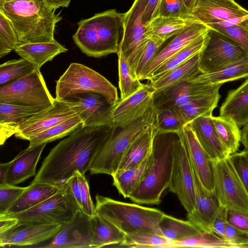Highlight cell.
Returning a JSON list of instances; mask_svg holds the SVG:
<instances>
[{"mask_svg": "<svg viewBox=\"0 0 248 248\" xmlns=\"http://www.w3.org/2000/svg\"><path fill=\"white\" fill-rule=\"evenodd\" d=\"M116 128L110 125L79 128L50 150L31 184L61 186L76 171L85 174Z\"/></svg>", "mask_w": 248, "mask_h": 248, "instance_id": "6da1fadb", "label": "cell"}, {"mask_svg": "<svg viewBox=\"0 0 248 248\" xmlns=\"http://www.w3.org/2000/svg\"><path fill=\"white\" fill-rule=\"evenodd\" d=\"M0 11L12 23L19 45L56 40V24L62 16L43 0H0Z\"/></svg>", "mask_w": 248, "mask_h": 248, "instance_id": "7a4b0ae2", "label": "cell"}, {"mask_svg": "<svg viewBox=\"0 0 248 248\" xmlns=\"http://www.w3.org/2000/svg\"><path fill=\"white\" fill-rule=\"evenodd\" d=\"M124 13L109 9L81 20L72 36L77 46L89 57L117 53L124 33Z\"/></svg>", "mask_w": 248, "mask_h": 248, "instance_id": "3957f363", "label": "cell"}, {"mask_svg": "<svg viewBox=\"0 0 248 248\" xmlns=\"http://www.w3.org/2000/svg\"><path fill=\"white\" fill-rule=\"evenodd\" d=\"M179 133L158 131L153 142L150 165L140 183L129 196L131 201L139 204L160 203L170 181Z\"/></svg>", "mask_w": 248, "mask_h": 248, "instance_id": "277c9868", "label": "cell"}, {"mask_svg": "<svg viewBox=\"0 0 248 248\" xmlns=\"http://www.w3.org/2000/svg\"><path fill=\"white\" fill-rule=\"evenodd\" d=\"M95 214L103 217L126 235L140 231L162 235L159 222L165 214L154 208L141 206L96 195Z\"/></svg>", "mask_w": 248, "mask_h": 248, "instance_id": "5b68a950", "label": "cell"}, {"mask_svg": "<svg viewBox=\"0 0 248 248\" xmlns=\"http://www.w3.org/2000/svg\"><path fill=\"white\" fill-rule=\"evenodd\" d=\"M156 112L153 105L131 124L117 128L93 161L89 170L91 174L113 175L130 145L155 122Z\"/></svg>", "mask_w": 248, "mask_h": 248, "instance_id": "8992f818", "label": "cell"}, {"mask_svg": "<svg viewBox=\"0 0 248 248\" xmlns=\"http://www.w3.org/2000/svg\"><path fill=\"white\" fill-rule=\"evenodd\" d=\"M84 93L100 94L112 106L120 100L116 87L104 76L82 64L72 63L56 82L55 98L67 99Z\"/></svg>", "mask_w": 248, "mask_h": 248, "instance_id": "52a82bcc", "label": "cell"}, {"mask_svg": "<svg viewBox=\"0 0 248 248\" xmlns=\"http://www.w3.org/2000/svg\"><path fill=\"white\" fill-rule=\"evenodd\" d=\"M79 210L81 209L65 183L55 194L37 205L20 213L6 216L16 218L18 223L63 225L71 222Z\"/></svg>", "mask_w": 248, "mask_h": 248, "instance_id": "ba28073f", "label": "cell"}, {"mask_svg": "<svg viewBox=\"0 0 248 248\" xmlns=\"http://www.w3.org/2000/svg\"><path fill=\"white\" fill-rule=\"evenodd\" d=\"M55 100L37 68L26 77L0 87V102L44 110L51 106Z\"/></svg>", "mask_w": 248, "mask_h": 248, "instance_id": "9c48e42d", "label": "cell"}, {"mask_svg": "<svg viewBox=\"0 0 248 248\" xmlns=\"http://www.w3.org/2000/svg\"><path fill=\"white\" fill-rule=\"evenodd\" d=\"M214 191L221 206L248 214V191L229 156L213 161Z\"/></svg>", "mask_w": 248, "mask_h": 248, "instance_id": "30bf717a", "label": "cell"}, {"mask_svg": "<svg viewBox=\"0 0 248 248\" xmlns=\"http://www.w3.org/2000/svg\"><path fill=\"white\" fill-rule=\"evenodd\" d=\"M206 41L200 52L199 69L209 73L248 56L247 51L236 42L218 31L208 28Z\"/></svg>", "mask_w": 248, "mask_h": 248, "instance_id": "8fae6325", "label": "cell"}, {"mask_svg": "<svg viewBox=\"0 0 248 248\" xmlns=\"http://www.w3.org/2000/svg\"><path fill=\"white\" fill-rule=\"evenodd\" d=\"M174 152L172 171L168 188L176 194L187 214L195 208V184L192 164L180 134Z\"/></svg>", "mask_w": 248, "mask_h": 248, "instance_id": "7c38bea8", "label": "cell"}, {"mask_svg": "<svg viewBox=\"0 0 248 248\" xmlns=\"http://www.w3.org/2000/svg\"><path fill=\"white\" fill-rule=\"evenodd\" d=\"M78 103L75 101L55 98L51 106L23 122L15 136L29 140L31 137L78 115Z\"/></svg>", "mask_w": 248, "mask_h": 248, "instance_id": "4fadbf2b", "label": "cell"}, {"mask_svg": "<svg viewBox=\"0 0 248 248\" xmlns=\"http://www.w3.org/2000/svg\"><path fill=\"white\" fill-rule=\"evenodd\" d=\"M222 84H210L188 80L155 92L153 106L156 110L173 108L219 90Z\"/></svg>", "mask_w": 248, "mask_h": 248, "instance_id": "5bb4252c", "label": "cell"}, {"mask_svg": "<svg viewBox=\"0 0 248 248\" xmlns=\"http://www.w3.org/2000/svg\"><path fill=\"white\" fill-rule=\"evenodd\" d=\"M155 91L150 84H144L139 91L119 100L112 106L110 124L115 128H124L142 116L153 105Z\"/></svg>", "mask_w": 248, "mask_h": 248, "instance_id": "9a60e30c", "label": "cell"}, {"mask_svg": "<svg viewBox=\"0 0 248 248\" xmlns=\"http://www.w3.org/2000/svg\"><path fill=\"white\" fill-rule=\"evenodd\" d=\"M91 217L79 210L73 219L62 225L45 248H93Z\"/></svg>", "mask_w": 248, "mask_h": 248, "instance_id": "2e32d148", "label": "cell"}, {"mask_svg": "<svg viewBox=\"0 0 248 248\" xmlns=\"http://www.w3.org/2000/svg\"><path fill=\"white\" fill-rule=\"evenodd\" d=\"M62 225L18 223L13 228L0 234V246H31L53 238Z\"/></svg>", "mask_w": 248, "mask_h": 248, "instance_id": "e0dca14e", "label": "cell"}, {"mask_svg": "<svg viewBox=\"0 0 248 248\" xmlns=\"http://www.w3.org/2000/svg\"><path fill=\"white\" fill-rule=\"evenodd\" d=\"M191 15L195 19L208 26L248 16V11L234 0H196Z\"/></svg>", "mask_w": 248, "mask_h": 248, "instance_id": "ac0fdd59", "label": "cell"}, {"mask_svg": "<svg viewBox=\"0 0 248 248\" xmlns=\"http://www.w3.org/2000/svg\"><path fill=\"white\" fill-rule=\"evenodd\" d=\"M192 169L195 204L194 210L191 213L187 214V218L202 231L212 232V224L221 205L214 191L208 190L203 186L193 166Z\"/></svg>", "mask_w": 248, "mask_h": 248, "instance_id": "d6986e66", "label": "cell"}, {"mask_svg": "<svg viewBox=\"0 0 248 248\" xmlns=\"http://www.w3.org/2000/svg\"><path fill=\"white\" fill-rule=\"evenodd\" d=\"M192 166L203 186L214 191L213 161L202 147L188 124L179 132Z\"/></svg>", "mask_w": 248, "mask_h": 248, "instance_id": "ffe728a7", "label": "cell"}, {"mask_svg": "<svg viewBox=\"0 0 248 248\" xmlns=\"http://www.w3.org/2000/svg\"><path fill=\"white\" fill-rule=\"evenodd\" d=\"M68 99L78 104V115L83 122V126L111 125L112 106L103 96L94 93H84Z\"/></svg>", "mask_w": 248, "mask_h": 248, "instance_id": "44dd1931", "label": "cell"}, {"mask_svg": "<svg viewBox=\"0 0 248 248\" xmlns=\"http://www.w3.org/2000/svg\"><path fill=\"white\" fill-rule=\"evenodd\" d=\"M209 27L198 21L194 22L181 32L175 36L164 48L158 51L143 71L140 80L146 79L148 76L170 57L204 34Z\"/></svg>", "mask_w": 248, "mask_h": 248, "instance_id": "7402d4cb", "label": "cell"}, {"mask_svg": "<svg viewBox=\"0 0 248 248\" xmlns=\"http://www.w3.org/2000/svg\"><path fill=\"white\" fill-rule=\"evenodd\" d=\"M147 0H134L131 8L124 13V33L118 51L127 59L145 37L146 28L143 24L142 16Z\"/></svg>", "mask_w": 248, "mask_h": 248, "instance_id": "603a6c76", "label": "cell"}, {"mask_svg": "<svg viewBox=\"0 0 248 248\" xmlns=\"http://www.w3.org/2000/svg\"><path fill=\"white\" fill-rule=\"evenodd\" d=\"M213 115L202 116L189 124L198 141L213 161L229 156L217 134Z\"/></svg>", "mask_w": 248, "mask_h": 248, "instance_id": "cb8c5ba5", "label": "cell"}, {"mask_svg": "<svg viewBox=\"0 0 248 248\" xmlns=\"http://www.w3.org/2000/svg\"><path fill=\"white\" fill-rule=\"evenodd\" d=\"M44 143L22 150L11 160L5 184L16 185L35 174L36 168L43 149Z\"/></svg>", "mask_w": 248, "mask_h": 248, "instance_id": "d4e9b609", "label": "cell"}, {"mask_svg": "<svg viewBox=\"0 0 248 248\" xmlns=\"http://www.w3.org/2000/svg\"><path fill=\"white\" fill-rule=\"evenodd\" d=\"M42 110L31 107L0 102V145L17 132L23 122Z\"/></svg>", "mask_w": 248, "mask_h": 248, "instance_id": "484cf974", "label": "cell"}, {"mask_svg": "<svg viewBox=\"0 0 248 248\" xmlns=\"http://www.w3.org/2000/svg\"><path fill=\"white\" fill-rule=\"evenodd\" d=\"M158 131L155 121L130 145L116 172L135 167L145 161L152 154L154 138Z\"/></svg>", "mask_w": 248, "mask_h": 248, "instance_id": "4316f807", "label": "cell"}, {"mask_svg": "<svg viewBox=\"0 0 248 248\" xmlns=\"http://www.w3.org/2000/svg\"><path fill=\"white\" fill-rule=\"evenodd\" d=\"M219 115L232 119L239 128L248 124V78L228 93L220 108Z\"/></svg>", "mask_w": 248, "mask_h": 248, "instance_id": "83f0119b", "label": "cell"}, {"mask_svg": "<svg viewBox=\"0 0 248 248\" xmlns=\"http://www.w3.org/2000/svg\"><path fill=\"white\" fill-rule=\"evenodd\" d=\"M21 58L40 69L43 65L68 49L56 40L47 42L29 43L19 45L14 50Z\"/></svg>", "mask_w": 248, "mask_h": 248, "instance_id": "f1b7e54d", "label": "cell"}, {"mask_svg": "<svg viewBox=\"0 0 248 248\" xmlns=\"http://www.w3.org/2000/svg\"><path fill=\"white\" fill-rule=\"evenodd\" d=\"M196 21L198 20L193 17L183 18L158 16L146 26L145 36L154 38L164 43Z\"/></svg>", "mask_w": 248, "mask_h": 248, "instance_id": "f546056e", "label": "cell"}, {"mask_svg": "<svg viewBox=\"0 0 248 248\" xmlns=\"http://www.w3.org/2000/svg\"><path fill=\"white\" fill-rule=\"evenodd\" d=\"M61 186L41 183L31 184L4 215H9L29 210L55 194Z\"/></svg>", "mask_w": 248, "mask_h": 248, "instance_id": "4dcf8cb0", "label": "cell"}, {"mask_svg": "<svg viewBox=\"0 0 248 248\" xmlns=\"http://www.w3.org/2000/svg\"><path fill=\"white\" fill-rule=\"evenodd\" d=\"M90 223L93 248L118 247L125 240L123 232L98 214L91 217Z\"/></svg>", "mask_w": 248, "mask_h": 248, "instance_id": "1f68e13d", "label": "cell"}, {"mask_svg": "<svg viewBox=\"0 0 248 248\" xmlns=\"http://www.w3.org/2000/svg\"><path fill=\"white\" fill-rule=\"evenodd\" d=\"M248 77V56L209 73H202L189 80L210 84H223L231 81Z\"/></svg>", "mask_w": 248, "mask_h": 248, "instance_id": "d6a6232c", "label": "cell"}, {"mask_svg": "<svg viewBox=\"0 0 248 248\" xmlns=\"http://www.w3.org/2000/svg\"><path fill=\"white\" fill-rule=\"evenodd\" d=\"M200 52L149 83L156 92L178 82L188 80L201 73L199 69Z\"/></svg>", "mask_w": 248, "mask_h": 248, "instance_id": "836d02e7", "label": "cell"}, {"mask_svg": "<svg viewBox=\"0 0 248 248\" xmlns=\"http://www.w3.org/2000/svg\"><path fill=\"white\" fill-rule=\"evenodd\" d=\"M220 97L219 90H217L173 108L186 125L199 117L212 115Z\"/></svg>", "mask_w": 248, "mask_h": 248, "instance_id": "e575fe53", "label": "cell"}, {"mask_svg": "<svg viewBox=\"0 0 248 248\" xmlns=\"http://www.w3.org/2000/svg\"><path fill=\"white\" fill-rule=\"evenodd\" d=\"M164 43L145 36L127 59L133 76L140 80L146 67L154 58Z\"/></svg>", "mask_w": 248, "mask_h": 248, "instance_id": "d590c367", "label": "cell"}, {"mask_svg": "<svg viewBox=\"0 0 248 248\" xmlns=\"http://www.w3.org/2000/svg\"><path fill=\"white\" fill-rule=\"evenodd\" d=\"M151 154L141 164L130 169L117 171L111 176L113 178V185L124 198H129L140 183L150 165Z\"/></svg>", "mask_w": 248, "mask_h": 248, "instance_id": "8d00e7d4", "label": "cell"}, {"mask_svg": "<svg viewBox=\"0 0 248 248\" xmlns=\"http://www.w3.org/2000/svg\"><path fill=\"white\" fill-rule=\"evenodd\" d=\"M206 32L168 59L153 71L147 78L146 80L150 82L156 80L192 56L200 52L206 43Z\"/></svg>", "mask_w": 248, "mask_h": 248, "instance_id": "74e56055", "label": "cell"}, {"mask_svg": "<svg viewBox=\"0 0 248 248\" xmlns=\"http://www.w3.org/2000/svg\"><path fill=\"white\" fill-rule=\"evenodd\" d=\"M159 227L162 236L171 242L182 240L202 231L188 219H178L165 214L159 222Z\"/></svg>", "mask_w": 248, "mask_h": 248, "instance_id": "f35d334b", "label": "cell"}, {"mask_svg": "<svg viewBox=\"0 0 248 248\" xmlns=\"http://www.w3.org/2000/svg\"><path fill=\"white\" fill-rule=\"evenodd\" d=\"M83 126V122L77 115L48 129L41 132L29 140V147L36 146L69 136L75 131Z\"/></svg>", "mask_w": 248, "mask_h": 248, "instance_id": "ab89813d", "label": "cell"}, {"mask_svg": "<svg viewBox=\"0 0 248 248\" xmlns=\"http://www.w3.org/2000/svg\"><path fill=\"white\" fill-rule=\"evenodd\" d=\"M213 120L218 137L229 155L238 150L241 142L240 128L232 119L219 115Z\"/></svg>", "mask_w": 248, "mask_h": 248, "instance_id": "60d3db41", "label": "cell"}, {"mask_svg": "<svg viewBox=\"0 0 248 248\" xmlns=\"http://www.w3.org/2000/svg\"><path fill=\"white\" fill-rule=\"evenodd\" d=\"M208 27L233 40L248 53V16L229 19Z\"/></svg>", "mask_w": 248, "mask_h": 248, "instance_id": "b9f144b4", "label": "cell"}, {"mask_svg": "<svg viewBox=\"0 0 248 248\" xmlns=\"http://www.w3.org/2000/svg\"><path fill=\"white\" fill-rule=\"evenodd\" d=\"M35 66L21 58L11 60L0 65V87L18 80L33 72Z\"/></svg>", "mask_w": 248, "mask_h": 248, "instance_id": "7bdbcfd3", "label": "cell"}, {"mask_svg": "<svg viewBox=\"0 0 248 248\" xmlns=\"http://www.w3.org/2000/svg\"><path fill=\"white\" fill-rule=\"evenodd\" d=\"M170 241L162 235L140 231L126 235L124 241L119 247L169 248Z\"/></svg>", "mask_w": 248, "mask_h": 248, "instance_id": "ee69618b", "label": "cell"}, {"mask_svg": "<svg viewBox=\"0 0 248 248\" xmlns=\"http://www.w3.org/2000/svg\"><path fill=\"white\" fill-rule=\"evenodd\" d=\"M118 57L119 87L120 100L124 99L134 93L143 86L139 79L135 78L131 71L127 59L120 51Z\"/></svg>", "mask_w": 248, "mask_h": 248, "instance_id": "f6af8a7d", "label": "cell"}, {"mask_svg": "<svg viewBox=\"0 0 248 248\" xmlns=\"http://www.w3.org/2000/svg\"><path fill=\"white\" fill-rule=\"evenodd\" d=\"M231 248L227 242L213 232L202 231L181 241L170 242L169 248Z\"/></svg>", "mask_w": 248, "mask_h": 248, "instance_id": "bcb514c9", "label": "cell"}, {"mask_svg": "<svg viewBox=\"0 0 248 248\" xmlns=\"http://www.w3.org/2000/svg\"><path fill=\"white\" fill-rule=\"evenodd\" d=\"M19 45L18 37L12 23L0 11V58L15 50Z\"/></svg>", "mask_w": 248, "mask_h": 248, "instance_id": "7dc6e473", "label": "cell"}, {"mask_svg": "<svg viewBox=\"0 0 248 248\" xmlns=\"http://www.w3.org/2000/svg\"><path fill=\"white\" fill-rule=\"evenodd\" d=\"M155 124L158 132H181L185 124L173 108L156 110Z\"/></svg>", "mask_w": 248, "mask_h": 248, "instance_id": "c3c4849f", "label": "cell"}, {"mask_svg": "<svg viewBox=\"0 0 248 248\" xmlns=\"http://www.w3.org/2000/svg\"><path fill=\"white\" fill-rule=\"evenodd\" d=\"M158 16L183 18L193 17L183 0H161Z\"/></svg>", "mask_w": 248, "mask_h": 248, "instance_id": "681fc988", "label": "cell"}, {"mask_svg": "<svg viewBox=\"0 0 248 248\" xmlns=\"http://www.w3.org/2000/svg\"><path fill=\"white\" fill-rule=\"evenodd\" d=\"M26 188L7 184L0 185V215L7 212Z\"/></svg>", "mask_w": 248, "mask_h": 248, "instance_id": "f907efd6", "label": "cell"}, {"mask_svg": "<svg viewBox=\"0 0 248 248\" xmlns=\"http://www.w3.org/2000/svg\"><path fill=\"white\" fill-rule=\"evenodd\" d=\"M78 175L79 186L81 210L86 215L92 217L95 215V205L91 197L88 183L85 174L79 171H76Z\"/></svg>", "mask_w": 248, "mask_h": 248, "instance_id": "816d5d0a", "label": "cell"}, {"mask_svg": "<svg viewBox=\"0 0 248 248\" xmlns=\"http://www.w3.org/2000/svg\"><path fill=\"white\" fill-rule=\"evenodd\" d=\"M235 170L248 191V151L244 150L229 156Z\"/></svg>", "mask_w": 248, "mask_h": 248, "instance_id": "f5cc1de1", "label": "cell"}, {"mask_svg": "<svg viewBox=\"0 0 248 248\" xmlns=\"http://www.w3.org/2000/svg\"><path fill=\"white\" fill-rule=\"evenodd\" d=\"M224 240L230 244L231 248H239L242 245L248 244V232L228 223Z\"/></svg>", "mask_w": 248, "mask_h": 248, "instance_id": "db71d44e", "label": "cell"}, {"mask_svg": "<svg viewBox=\"0 0 248 248\" xmlns=\"http://www.w3.org/2000/svg\"><path fill=\"white\" fill-rule=\"evenodd\" d=\"M227 220L229 224L248 232V214L233 210H228Z\"/></svg>", "mask_w": 248, "mask_h": 248, "instance_id": "11a10c76", "label": "cell"}, {"mask_svg": "<svg viewBox=\"0 0 248 248\" xmlns=\"http://www.w3.org/2000/svg\"><path fill=\"white\" fill-rule=\"evenodd\" d=\"M227 212V209L221 206L212 226V232L223 240L225 237L226 228L228 224Z\"/></svg>", "mask_w": 248, "mask_h": 248, "instance_id": "9f6ffc18", "label": "cell"}, {"mask_svg": "<svg viewBox=\"0 0 248 248\" xmlns=\"http://www.w3.org/2000/svg\"><path fill=\"white\" fill-rule=\"evenodd\" d=\"M161 0H147L142 16L143 24L145 27L153 19L158 16V10Z\"/></svg>", "mask_w": 248, "mask_h": 248, "instance_id": "6f0895ef", "label": "cell"}, {"mask_svg": "<svg viewBox=\"0 0 248 248\" xmlns=\"http://www.w3.org/2000/svg\"><path fill=\"white\" fill-rule=\"evenodd\" d=\"M69 188L71 195L81 209L80 186L77 173H75L66 183Z\"/></svg>", "mask_w": 248, "mask_h": 248, "instance_id": "680465c9", "label": "cell"}, {"mask_svg": "<svg viewBox=\"0 0 248 248\" xmlns=\"http://www.w3.org/2000/svg\"><path fill=\"white\" fill-rule=\"evenodd\" d=\"M18 223V220L14 217L4 215H0V234H2Z\"/></svg>", "mask_w": 248, "mask_h": 248, "instance_id": "91938a15", "label": "cell"}, {"mask_svg": "<svg viewBox=\"0 0 248 248\" xmlns=\"http://www.w3.org/2000/svg\"><path fill=\"white\" fill-rule=\"evenodd\" d=\"M48 6L55 9L60 7L67 8L69 6L71 0H43Z\"/></svg>", "mask_w": 248, "mask_h": 248, "instance_id": "94428289", "label": "cell"}, {"mask_svg": "<svg viewBox=\"0 0 248 248\" xmlns=\"http://www.w3.org/2000/svg\"><path fill=\"white\" fill-rule=\"evenodd\" d=\"M11 162L0 164V185L5 184Z\"/></svg>", "mask_w": 248, "mask_h": 248, "instance_id": "6125c7cd", "label": "cell"}, {"mask_svg": "<svg viewBox=\"0 0 248 248\" xmlns=\"http://www.w3.org/2000/svg\"><path fill=\"white\" fill-rule=\"evenodd\" d=\"M241 133V142L245 147L244 150L248 151V124L243 126Z\"/></svg>", "mask_w": 248, "mask_h": 248, "instance_id": "be15d7a7", "label": "cell"}, {"mask_svg": "<svg viewBox=\"0 0 248 248\" xmlns=\"http://www.w3.org/2000/svg\"><path fill=\"white\" fill-rule=\"evenodd\" d=\"M185 5L190 12L192 13L196 0H183Z\"/></svg>", "mask_w": 248, "mask_h": 248, "instance_id": "e7e4bbea", "label": "cell"}, {"mask_svg": "<svg viewBox=\"0 0 248 248\" xmlns=\"http://www.w3.org/2000/svg\"><path fill=\"white\" fill-rule=\"evenodd\" d=\"M239 248H248V244L242 245Z\"/></svg>", "mask_w": 248, "mask_h": 248, "instance_id": "03108f58", "label": "cell"}, {"mask_svg": "<svg viewBox=\"0 0 248 248\" xmlns=\"http://www.w3.org/2000/svg\"></svg>", "mask_w": 248, "mask_h": 248, "instance_id": "003e7915", "label": "cell"}]
</instances>
